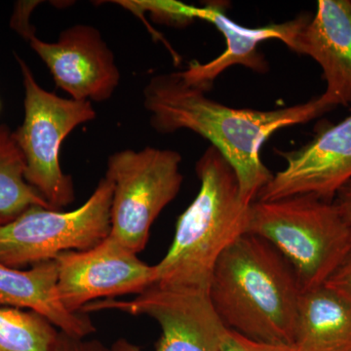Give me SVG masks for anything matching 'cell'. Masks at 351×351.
I'll use <instances>...</instances> for the list:
<instances>
[{
  "instance_id": "20",
  "label": "cell",
  "mask_w": 351,
  "mask_h": 351,
  "mask_svg": "<svg viewBox=\"0 0 351 351\" xmlns=\"http://www.w3.org/2000/svg\"><path fill=\"white\" fill-rule=\"evenodd\" d=\"M38 1L18 2L14 10L11 27L27 40H29L32 36H36L34 27L29 23V16L34 7L38 6Z\"/></svg>"
},
{
  "instance_id": "17",
  "label": "cell",
  "mask_w": 351,
  "mask_h": 351,
  "mask_svg": "<svg viewBox=\"0 0 351 351\" xmlns=\"http://www.w3.org/2000/svg\"><path fill=\"white\" fill-rule=\"evenodd\" d=\"M58 334L34 311L0 307V351H54Z\"/></svg>"
},
{
  "instance_id": "4",
  "label": "cell",
  "mask_w": 351,
  "mask_h": 351,
  "mask_svg": "<svg viewBox=\"0 0 351 351\" xmlns=\"http://www.w3.org/2000/svg\"><path fill=\"white\" fill-rule=\"evenodd\" d=\"M247 234L271 244L295 270L302 292L321 287L351 251V233L334 202L311 195L254 201Z\"/></svg>"
},
{
  "instance_id": "22",
  "label": "cell",
  "mask_w": 351,
  "mask_h": 351,
  "mask_svg": "<svg viewBox=\"0 0 351 351\" xmlns=\"http://www.w3.org/2000/svg\"><path fill=\"white\" fill-rule=\"evenodd\" d=\"M334 203L345 219L351 233V181L339 191Z\"/></svg>"
},
{
  "instance_id": "10",
  "label": "cell",
  "mask_w": 351,
  "mask_h": 351,
  "mask_svg": "<svg viewBox=\"0 0 351 351\" xmlns=\"http://www.w3.org/2000/svg\"><path fill=\"white\" fill-rule=\"evenodd\" d=\"M276 154L285 160V168L272 176L256 200L311 195L334 202L339 191L351 181V112L300 149Z\"/></svg>"
},
{
  "instance_id": "14",
  "label": "cell",
  "mask_w": 351,
  "mask_h": 351,
  "mask_svg": "<svg viewBox=\"0 0 351 351\" xmlns=\"http://www.w3.org/2000/svg\"><path fill=\"white\" fill-rule=\"evenodd\" d=\"M0 307L34 311L73 338L86 339L96 332L87 314L71 313L60 299L55 260L27 270L0 263Z\"/></svg>"
},
{
  "instance_id": "7",
  "label": "cell",
  "mask_w": 351,
  "mask_h": 351,
  "mask_svg": "<svg viewBox=\"0 0 351 351\" xmlns=\"http://www.w3.org/2000/svg\"><path fill=\"white\" fill-rule=\"evenodd\" d=\"M112 182H99L89 199L73 211L32 206L0 226V263L14 269L55 260L62 253L93 248L110 233Z\"/></svg>"
},
{
  "instance_id": "2",
  "label": "cell",
  "mask_w": 351,
  "mask_h": 351,
  "mask_svg": "<svg viewBox=\"0 0 351 351\" xmlns=\"http://www.w3.org/2000/svg\"><path fill=\"white\" fill-rule=\"evenodd\" d=\"M302 289L292 265L267 240L244 234L221 254L208 295L228 330L274 345L294 343Z\"/></svg>"
},
{
  "instance_id": "9",
  "label": "cell",
  "mask_w": 351,
  "mask_h": 351,
  "mask_svg": "<svg viewBox=\"0 0 351 351\" xmlns=\"http://www.w3.org/2000/svg\"><path fill=\"white\" fill-rule=\"evenodd\" d=\"M55 261L60 299L73 313L99 299L142 294L156 284V265H147L110 235L93 248L64 252Z\"/></svg>"
},
{
  "instance_id": "21",
  "label": "cell",
  "mask_w": 351,
  "mask_h": 351,
  "mask_svg": "<svg viewBox=\"0 0 351 351\" xmlns=\"http://www.w3.org/2000/svg\"><path fill=\"white\" fill-rule=\"evenodd\" d=\"M54 351H112L98 339H75L64 332L58 334Z\"/></svg>"
},
{
  "instance_id": "5",
  "label": "cell",
  "mask_w": 351,
  "mask_h": 351,
  "mask_svg": "<svg viewBox=\"0 0 351 351\" xmlns=\"http://www.w3.org/2000/svg\"><path fill=\"white\" fill-rule=\"evenodd\" d=\"M15 57L25 89V117L14 138L24 156L25 180L51 209L62 211L75 200L73 180L60 164L62 144L76 127L96 119V110L91 101L61 98L43 89L24 60Z\"/></svg>"
},
{
  "instance_id": "6",
  "label": "cell",
  "mask_w": 351,
  "mask_h": 351,
  "mask_svg": "<svg viewBox=\"0 0 351 351\" xmlns=\"http://www.w3.org/2000/svg\"><path fill=\"white\" fill-rule=\"evenodd\" d=\"M181 163L179 152L152 147L108 157L105 177L113 186L110 235L133 253L144 250L152 226L179 195Z\"/></svg>"
},
{
  "instance_id": "3",
  "label": "cell",
  "mask_w": 351,
  "mask_h": 351,
  "mask_svg": "<svg viewBox=\"0 0 351 351\" xmlns=\"http://www.w3.org/2000/svg\"><path fill=\"white\" fill-rule=\"evenodd\" d=\"M199 191L176 223L174 239L156 265L154 285L207 293L221 254L247 234L249 207L242 202L237 174L213 147L195 164Z\"/></svg>"
},
{
  "instance_id": "12",
  "label": "cell",
  "mask_w": 351,
  "mask_h": 351,
  "mask_svg": "<svg viewBox=\"0 0 351 351\" xmlns=\"http://www.w3.org/2000/svg\"><path fill=\"white\" fill-rule=\"evenodd\" d=\"M291 50L317 62L326 90L320 97L332 108L351 107V1L319 0L313 17L295 34Z\"/></svg>"
},
{
  "instance_id": "19",
  "label": "cell",
  "mask_w": 351,
  "mask_h": 351,
  "mask_svg": "<svg viewBox=\"0 0 351 351\" xmlns=\"http://www.w3.org/2000/svg\"><path fill=\"white\" fill-rule=\"evenodd\" d=\"M324 286L336 293L351 306V251Z\"/></svg>"
},
{
  "instance_id": "18",
  "label": "cell",
  "mask_w": 351,
  "mask_h": 351,
  "mask_svg": "<svg viewBox=\"0 0 351 351\" xmlns=\"http://www.w3.org/2000/svg\"><path fill=\"white\" fill-rule=\"evenodd\" d=\"M221 351H298L294 346L260 343L228 330L223 337Z\"/></svg>"
},
{
  "instance_id": "11",
  "label": "cell",
  "mask_w": 351,
  "mask_h": 351,
  "mask_svg": "<svg viewBox=\"0 0 351 351\" xmlns=\"http://www.w3.org/2000/svg\"><path fill=\"white\" fill-rule=\"evenodd\" d=\"M27 41L49 69L57 86L73 100L105 101L119 86L114 55L92 25L68 27L56 43H46L36 36Z\"/></svg>"
},
{
  "instance_id": "1",
  "label": "cell",
  "mask_w": 351,
  "mask_h": 351,
  "mask_svg": "<svg viewBox=\"0 0 351 351\" xmlns=\"http://www.w3.org/2000/svg\"><path fill=\"white\" fill-rule=\"evenodd\" d=\"M144 106L156 132L186 129L207 138L234 170L245 205L257 199L274 176L261 158L262 145L270 136L332 110L320 96L274 110L228 107L189 84L181 71L154 76L144 90Z\"/></svg>"
},
{
  "instance_id": "16",
  "label": "cell",
  "mask_w": 351,
  "mask_h": 351,
  "mask_svg": "<svg viewBox=\"0 0 351 351\" xmlns=\"http://www.w3.org/2000/svg\"><path fill=\"white\" fill-rule=\"evenodd\" d=\"M24 156L14 138V131L0 124V226L7 225L32 206L47 207L25 177Z\"/></svg>"
},
{
  "instance_id": "8",
  "label": "cell",
  "mask_w": 351,
  "mask_h": 351,
  "mask_svg": "<svg viewBox=\"0 0 351 351\" xmlns=\"http://www.w3.org/2000/svg\"><path fill=\"white\" fill-rule=\"evenodd\" d=\"M117 311L147 316L158 323L161 336L154 351H221L228 328L215 311L207 293L152 286L130 301L101 300L80 313ZM112 351H144L125 339H117Z\"/></svg>"
},
{
  "instance_id": "13",
  "label": "cell",
  "mask_w": 351,
  "mask_h": 351,
  "mask_svg": "<svg viewBox=\"0 0 351 351\" xmlns=\"http://www.w3.org/2000/svg\"><path fill=\"white\" fill-rule=\"evenodd\" d=\"M184 14L189 21H206L217 27L226 39V49L216 59L200 64L193 62L186 71H181L184 80L205 92L211 89L216 78L226 69L240 64L258 73H265L269 64L258 52V45L263 41L277 39L285 45L292 43L293 38L311 16H298L294 20L281 24L265 25L262 27H245L228 18L219 4L209 3L203 7L184 6Z\"/></svg>"
},
{
  "instance_id": "15",
  "label": "cell",
  "mask_w": 351,
  "mask_h": 351,
  "mask_svg": "<svg viewBox=\"0 0 351 351\" xmlns=\"http://www.w3.org/2000/svg\"><path fill=\"white\" fill-rule=\"evenodd\" d=\"M298 351H351V306L324 285L300 298L294 343Z\"/></svg>"
}]
</instances>
